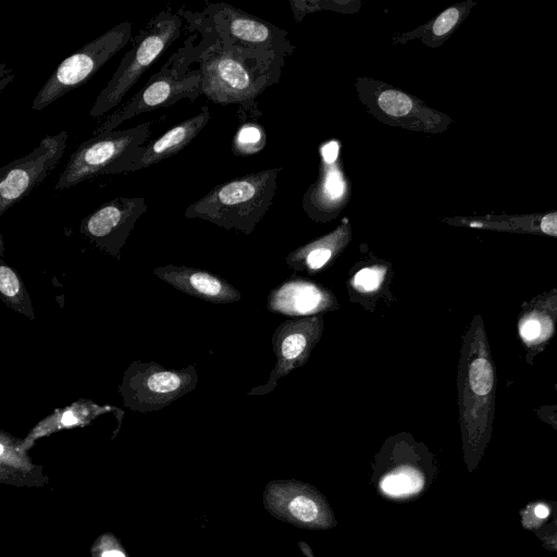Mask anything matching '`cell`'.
Segmentation results:
<instances>
[{
  "label": "cell",
  "mask_w": 557,
  "mask_h": 557,
  "mask_svg": "<svg viewBox=\"0 0 557 557\" xmlns=\"http://www.w3.org/2000/svg\"><path fill=\"white\" fill-rule=\"evenodd\" d=\"M182 17L170 10L161 11L143 29L132 48L100 91L90 110L91 116H102L125 97L141 75L180 37Z\"/></svg>",
  "instance_id": "cell-1"
},
{
  "label": "cell",
  "mask_w": 557,
  "mask_h": 557,
  "mask_svg": "<svg viewBox=\"0 0 557 557\" xmlns=\"http://www.w3.org/2000/svg\"><path fill=\"white\" fill-rule=\"evenodd\" d=\"M131 37L132 24L122 22L64 59L40 88L32 108L42 110L84 85L128 44Z\"/></svg>",
  "instance_id": "cell-2"
},
{
  "label": "cell",
  "mask_w": 557,
  "mask_h": 557,
  "mask_svg": "<svg viewBox=\"0 0 557 557\" xmlns=\"http://www.w3.org/2000/svg\"><path fill=\"white\" fill-rule=\"evenodd\" d=\"M188 64L181 51L173 54L134 97L98 126V134L112 132L124 121L141 113L172 106L185 98L194 101L203 95L201 73L199 69L187 71Z\"/></svg>",
  "instance_id": "cell-3"
},
{
  "label": "cell",
  "mask_w": 557,
  "mask_h": 557,
  "mask_svg": "<svg viewBox=\"0 0 557 557\" xmlns=\"http://www.w3.org/2000/svg\"><path fill=\"white\" fill-rule=\"evenodd\" d=\"M150 122L124 131L99 133L85 140L71 154L54 189L61 190L106 174L127 160L149 138Z\"/></svg>",
  "instance_id": "cell-4"
},
{
  "label": "cell",
  "mask_w": 557,
  "mask_h": 557,
  "mask_svg": "<svg viewBox=\"0 0 557 557\" xmlns=\"http://www.w3.org/2000/svg\"><path fill=\"white\" fill-rule=\"evenodd\" d=\"M263 505L272 517L299 529L323 531L337 524L326 497L301 481L269 482L263 491Z\"/></svg>",
  "instance_id": "cell-5"
},
{
  "label": "cell",
  "mask_w": 557,
  "mask_h": 557,
  "mask_svg": "<svg viewBox=\"0 0 557 557\" xmlns=\"http://www.w3.org/2000/svg\"><path fill=\"white\" fill-rule=\"evenodd\" d=\"M66 140V131L48 135L30 153L0 169V215L28 196L49 175L61 160Z\"/></svg>",
  "instance_id": "cell-6"
},
{
  "label": "cell",
  "mask_w": 557,
  "mask_h": 557,
  "mask_svg": "<svg viewBox=\"0 0 557 557\" xmlns=\"http://www.w3.org/2000/svg\"><path fill=\"white\" fill-rule=\"evenodd\" d=\"M196 382L194 368L172 371L154 363H134L124 375L121 392L127 407L150 411L183 396L194 388Z\"/></svg>",
  "instance_id": "cell-7"
},
{
  "label": "cell",
  "mask_w": 557,
  "mask_h": 557,
  "mask_svg": "<svg viewBox=\"0 0 557 557\" xmlns=\"http://www.w3.org/2000/svg\"><path fill=\"white\" fill-rule=\"evenodd\" d=\"M147 211L141 197H117L84 218L81 234L98 248L117 256L136 221Z\"/></svg>",
  "instance_id": "cell-8"
},
{
  "label": "cell",
  "mask_w": 557,
  "mask_h": 557,
  "mask_svg": "<svg viewBox=\"0 0 557 557\" xmlns=\"http://www.w3.org/2000/svg\"><path fill=\"white\" fill-rule=\"evenodd\" d=\"M209 119V108L202 107L198 114L180 122L147 146L139 147L127 160L115 164L106 174L134 172L176 154L201 132Z\"/></svg>",
  "instance_id": "cell-9"
},
{
  "label": "cell",
  "mask_w": 557,
  "mask_h": 557,
  "mask_svg": "<svg viewBox=\"0 0 557 557\" xmlns=\"http://www.w3.org/2000/svg\"><path fill=\"white\" fill-rule=\"evenodd\" d=\"M460 222L469 227L482 230L557 237V211L529 214H486L463 218Z\"/></svg>",
  "instance_id": "cell-10"
},
{
  "label": "cell",
  "mask_w": 557,
  "mask_h": 557,
  "mask_svg": "<svg viewBox=\"0 0 557 557\" xmlns=\"http://www.w3.org/2000/svg\"><path fill=\"white\" fill-rule=\"evenodd\" d=\"M154 273L177 289L208 301H224L228 298L227 286L211 273L186 267L166 265Z\"/></svg>",
  "instance_id": "cell-11"
},
{
  "label": "cell",
  "mask_w": 557,
  "mask_h": 557,
  "mask_svg": "<svg viewBox=\"0 0 557 557\" xmlns=\"http://www.w3.org/2000/svg\"><path fill=\"white\" fill-rule=\"evenodd\" d=\"M0 293L2 300L15 311L34 319V311L27 290L20 276L10 267L1 262Z\"/></svg>",
  "instance_id": "cell-12"
},
{
  "label": "cell",
  "mask_w": 557,
  "mask_h": 557,
  "mask_svg": "<svg viewBox=\"0 0 557 557\" xmlns=\"http://www.w3.org/2000/svg\"><path fill=\"white\" fill-rule=\"evenodd\" d=\"M321 301L319 290L311 285H289L281 293L280 302L284 310L297 313L312 311Z\"/></svg>",
  "instance_id": "cell-13"
},
{
  "label": "cell",
  "mask_w": 557,
  "mask_h": 557,
  "mask_svg": "<svg viewBox=\"0 0 557 557\" xmlns=\"http://www.w3.org/2000/svg\"><path fill=\"white\" fill-rule=\"evenodd\" d=\"M476 1L468 0L445 9L433 22L432 34L437 39L448 37L467 17Z\"/></svg>",
  "instance_id": "cell-14"
},
{
  "label": "cell",
  "mask_w": 557,
  "mask_h": 557,
  "mask_svg": "<svg viewBox=\"0 0 557 557\" xmlns=\"http://www.w3.org/2000/svg\"><path fill=\"white\" fill-rule=\"evenodd\" d=\"M377 104L386 114L392 116H404L413 107L411 99L406 94L395 89L381 92Z\"/></svg>",
  "instance_id": "cell-15"
},
{
  "label": "cell",
  "mask_w": 557,
  "mask_h": 557,
  "mask_svg": "<svg viewBox=\"0 0 557 557\" xmlns=\"http://www.w3.org/2000/svg\"><path fill=\"white\" fill-rule=\"evenodd\" d=\"M549 500H536L529 503L521 510V524L525 530L535 531L550 517Z\"/></svg>",
  "instance_id": "cell-16"
},
{
  "label": "cell",
  "mask_w": 557,
  "mask_h": 557,
  "mask_svg": "<svg viewBox=\"0 0 557 557\" xmlns=\"http://www.w3.org/2000/svg\"><path fill=\"white\" fill-rule=\"evenodd\" d=\"M549 505L552 509L550 517L533 533L543 548L557 552V500H549Z\"/></svg>",
  "instance_id": "cell-17"
},
{
  "label": "cell",
  "mask_w": 557,
  "mask_h": 557,
  "mask_svg": "<svg viewBox=\"0 0 557 557\" xmlns=\"http://www.w3.org/2000/svg\"><path fill=\"white\" fill-rule=\"evenodd\" d=\"M381 282V273L373 269L360 270L354 278V285L364 292H371L377 288Z\"/></svg>",
  "instance_id": "cell-18"
},
{
  "label": "cell",
  "mask_w": 557,
  "mask_h": 557,
  "mask_svg": "<svg viewBox=\"0 0 557 557\" xmlns=\"http://www.w3.org/2000/svg\"><path fill=\"white\" fill-rule=\"evenodd\" d=\"M306 338L302 334L288 335L282 344V355L286 359H295L306 347Z\"/></svg>",
  "instance_id": "cell-19"
},
{
  "label": "cell",
  "mask_w": 557,
  "mask_h": 557,
  "mask_svg": "<svg viewBox=\"0 0 557 557\" xmlns=\"http://www.w3.org/2000/svg\"><path fill=\"white\" fill-rule=\"evenodd\" d=\"M324 191L331 199H338L344 194V181L341 173L333 169L329 171L327 177L324 184Z\"/></svg>",
  "instance_id": "cell-20"
},
{
  "label": "cell",
  "mask_w": 557,
  "mask_h": 557,
  "mask_svg": "<svg viewBox=\"0 0 557 557\" xmlns=\"http://www.w3.org/2000/svg\"><path fill=\"white\" fill-rule=\"evenodd\" d=\"M261 138L260 131L255 126H244L236 136L238 149L247 150L249 146L257 144Z\"/></svg>",
  "instance_id": "cell-21"
},
{
  "label": "cell",
  "mask_w": 557,
  "mask_h": 557,
  "mask_svg": "<svg viewBox=\"0 0 557 557\" xmlns=\"http://www.w3.org/2000/svg\"><path fill=\"white\" fill-rule=\"evenodd\" d=\"M331 257V251L325 248H319L312 250L308 258L307 263L311 269H319L324 265Z\"/></svg>",
  "instance_id": "cell-22"
},
{
  "label": "cell",
  "mask_w": 557,
  "mask_h": 557,
  "mask_svg": "<svg viewBox=\"0 0 557 557\" xmlns=\"http://www.w3.org/2000/svg\"><path fill=\"white\" fill-rule=\"evenodd\" d=\"M338 144L335 140L330 141L322 148V156L326 163L332 164L338 156Z\"/></svg>",
  "instance_id": "cell-23"
},
{
  "label": "cell",
  "mask_w": 557,
  "mask_h": 557,
  "mask_svg": "<svg viewBox=\"0 0 557 557\" xmlns=\"http://www.w3.org/2000/svg\"><path fill=\"white\" fill-rule=\"evenodd\" d=\"M541 325L537 321L530 320L525 322L521 329V334L524 338L531 339L540 334Z\"/></svg>",
  "instance_id": "cell-24"
},
{
  "label": "cell",
  "mask_w": 557,
  "mask_h": 557,
  "mask_svg": "<svg viewBox=\"0 0 557 557\" xmlns=\"http://www.w3.org/2000/svg\"><path fill=\"white\" fill-rule=\"evenodd\" d=\"M102 557H125L124 554L120 550H116V549H112V550H107L102 554Z\"/></svg>",
  "instance_id": "cell-25"
}]
</instances>
